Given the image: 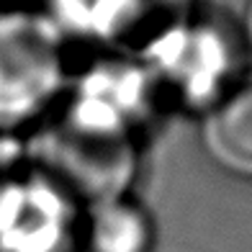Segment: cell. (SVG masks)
Segmentation results:
<instances>
[{"label": "cell", "instance_id": "cell-1", "mask_svg": "<svg viewBox=\"0 0 252 252\" xmlns=\"http://www.w3.org/2000/svg\"><path fill=\"white\" fill-rule=\"evenodd\" d=\"M36 165L64 196L98 206L124 198L136 173V155L124 131L80 116L41 131Z\"/></svg>", "mask_w": 252, "mask_h": 252}, {"label": "cell", "instance_id": "cell-2", "mask_svg": "<svg viewBox=\"0 0 252 252\" xmlns=\"http://www.w3.org/2000/svg\"><path fill=\"white\" fill-rule=\"evenodd\" d=\"M62 80L52 29L26 13L0 16V124H24Z\"/></svg>", "mask_w": 252, "mask_h": 252}, {"label": "cell", "instance_id": "cell-3", "mask_svg": "<svg viewBox=\"0 0 252 252\" xmlns=\"http://www.w3.org/2000/svg\"><path fill=\"white\" fill-rule=\"evenodd\" d=\"M198 142L216 170L252 183V83L229 88L206 106Z\"/></svg>", "mask_w": 252, "mask_h": 252}, {"label": "cell", "instance_id": "cell-4", "mask_svg": "<svg viewBox=\"0 0 252 252\" xmlns=\"http://www.w3.org/2000/svg\"><path fill=\"white\" fill-rule=\"evenodd\" d=\"M150 52L157 64L196 98H201V93H214L229 64L219 33L209 26H188L183 21L155 36Z\"/></svg>", "mask_w": 252, "mask_h": 252}, {"label": "cell", "instance_id": "cell-5", "mask_svg": "<svg viewBox=\"0 0 252 252\" xmlns=\"http://www.w3.org/2000/svg\"><path fill=\"white\" fill-rule=\"evenodd\" d=\"M80 237L90 252H150L155 226L139 203L124 196L93 206Z\"/></svg>", "mask_w": 252, "mask_h": 252}, {"label": "cell", "instance_id": "cell-6", "mask_svg": "<svg viewBox=\"0 0 252 252\" xmlns=\"http://www.w3.org/2000/svg\"><path fill=\"white\" fill-rule=\"evenodd\" d=\"M54 16L85 36H121L150 5V0H49Z\"/></svg>", "mask_w": 252, "mask_h": 252}, {"label": "cell", "instance_id": "cell-7", "mask_svg": "<svg viewBox=\"0 0 252 252\" xmlns=\"http://www.w3.org/2000/svg\"><path fill=\"white\" fill-rule=\"evenodd\" d=\"M16 252H90V250L85 247L83 237H80V229H77V234L60 232L54 237H47L44 242H26Z\"/></svg>", "mask_w": 252, "mask_h": 252}, {"label": "cell", "instance_id": "cell-8", "mask_svg": "<svg viewBox=\"0 0 252 252\" xmlns=\"http://www.w3.org/2000/svg\"><path fill=\"white\" fill-rule=\"evenodd\" d=\"M239 29H242V41L252 57V0H245L242 8V21H239Z\"/></svg>", "mask_w": 252, "mask_h": 252}]
</instances>
